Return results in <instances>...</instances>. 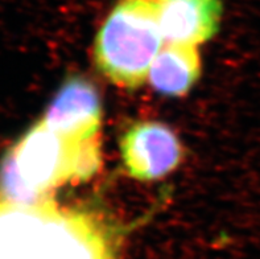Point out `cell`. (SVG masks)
Returning <instances> with one entry per match:
<instances>
[{
	"label": "cell",
	"mask_w": 260,
	"mask_h": 259,
	"mask_svg": "<svg viewBox=\"0 0 260 259\" xmlns=\"http://www.w3.org/2000/svg\"><path fill=\"white\" fill-rule=\"evenodd\" d=\"M79 141L57 134L40 121L2 161L0 197L21 205L52 200L57 188L74 183V158Z\"/></svg>",
	"instance_id": "cell-3"
},
{
	"label": "cell",
	"mask_w": 260,
	"mask_h": 259,
	"mask_svg": "<svg viewBox=\"0 0 260 259\" xmlns=\"http://www.w3.org/2000/svg\"><path fill=\"white\" fill-rule=\"evenodd\" d=\"M157 7L167 45L197 46L218 32L221 0H160Z\"/></svg>",
	"instance_id": "cell-6"
},
{
	"label": "cell",
	"mask_w": 260,
	"mask_h": 259,
	"mask_svg": "<svg viewBox=\"0 0 260 259\" xmlns=\"http://www.w3.org/2000/svg\"><path fill=\"white\" fill-rule=\"evenodd\" d=\"M120 155L132 179L156 181L180 165L184 148L171 127L161 122L143 121L129 126L122 135Z\"/></svg>",
	"instance_id": "cell-4"
},
{
	"label": "cell",
	"mask_w": 260,
	"mask_h": 259,
	"mask_svg": "<svg viewBox=\"0 0 260 259\" xmlns=\"http://www.w3.org/2000/svg\"><path fill=\"white\" fill-rule=\"evenodd\" d=\"M0 259H116L99 214L53 200L21 205L0 197Z\"/></svg>",
	"instance_id": "cell-1"
},
{
	"label": "cell",
	"mask_w": 260,
	"mask_h": 259,
	"mask_svg": "<svg viewBox=\"0 0 260 259\" xmlns=\"http://www.w3.org/2000/svg\"><path fill=\"white\" fill-rule=\"evenodd\" d=\"M41 122L72 140L99 136L102 99L96 86L82 76L68 77L50 101Z\"/></svg>",
	"instance_id": "cell-5"
},
{
	"label": "cell",
	"mask_w": 260,
	"mask_h": 259,
	"mask_svg": "<svg viewBox=\"0 0 260 259\" xmlns=\"http://www.w3.org/2000/svg\"><path fill=\"white\" fill-rule=\"evenodd\" d=\"M149 2H152V3H155V4H158V2H160V0H149Z\"/></svg>",
	"instance_id": "cell-8"
},
{
	"label": "cell",
	"mask_w": 260,
	"mask_h": 259,
	"mask_svg": "<svg viewBox=\"0 0 260 259\" xmlns=\"http://www.w3.org/2000/svg\"><path fill=\"white\" fill-rule=\"evenodd\" d=\"M162 43L157 4L149 0H122L96 33L94 61L114 85L138 89L148 79Z\"/></svg>",
	"instance_id": "cell-2"
},
{
	"label": "cell",
	"mask_w": 260,
	"mask_h": 259,
	"mask_svg": "<svg viewBox=\"0 0 260 259\" xmlns=\"http://www.w3.org/2000/svg\"><path fill=\"white\" fill-rule=\"evenodd\" d=\"M201 74V60L196 46L167 45L152 63L148 81L158 94L171 98L190 92Z\"/></svg>",
	"instance_id": "cell-7"
}]
</instances>
